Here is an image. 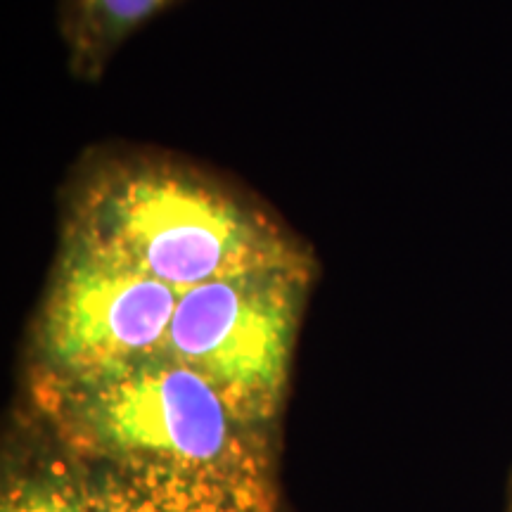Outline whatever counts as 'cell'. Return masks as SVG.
<instances>
[{"label": "cell", "instance_id": "cell-4", "mask_svg": "<svg viewBox=\"0 0 512 512\" xmlns=\"http://www.w3.org/2000/svg\"><path fill=\"white\" fill-rule=\"evenodd\" d=\"M178 294L124 261L62 233L36 323L43 377H93L166 354Z\"/></svg>", "mask_w": 512, "mask_h": 512}, {"label": "cell", "instance_id": "cell-5", "mask_svg": "<svg viewBox=\"0 0 512 512\" xmlns=\"http://www.w3.org/2000/svg\"><path fill=\"white\" fill-rule=\"evenodd\" d=\"M88 512H280L271 463L95 465Z\"/></svg>", "mask_w": 512, "mask_h": 512}, {"label": "cell", "instance_id": "cell-6", "mask_svg": "<svg viewBox=\"0 0 512 512\" xmlns=\"http://www.w3.org/2000/svg\"><path fill=\"white\" fill-rule=\"evenodd\" d=\"M171 3L176 0H76L69 24L72 67L95 76L133 31Z\"/></svg>", "mask_w": 512, "mask_h": 512}, {"label": "cell", "instance_id": "cell-2", "mask_svg": "<svg viewBox=\"0 0 512 512\" xmlns=\"http://www.w3.org/2000/svg\"><path fill=\"white\" fill-rule=\"evenodd\" d=\"M31 394L64 446L88 463H271L268 430L242 420L204 377L169 354L93 377L34 375Z\"/></svg>", "mask_w": 512, "mask_h": 512}, {"label": "cell", "instance_id": "cell-7", "mask_svg": "<svg viewBox=\"0 0 512 512\" xmlns=\"http://www.w3.org/2000/svg\"><path fill=\"white\" fill-rule=\"evenodd\" d=\"M0 512H88L83 475L69 465L50 463L15 477L5 489Z\"/></svg>", "mask_w": 512, "mask_h": 512}, {"label": "cell", "instance_id": "cell-1", "mask_svg": "<svg viewBox=\"0 0 512 512\" xmlns=\"http://www.w3.org/2000/svg\"><path fill=\"white\" fill-rule=\"evenodd\" d=\"M64 233L174 287L313 268V256L264 207L192 166L150 157L91 164L69 195Z\"/></svg>", "mask_w": 512, "mask_h": 512}, {"label": "cell", "instance_id": "cell-3", "mask_svg": "<svg viewBox=\"0 0 512 512\" xmlns=\"http://www.w3.org/2000/svg\"><path fill=\"white\" fill-rule=\"evenodd\" d=\"M313 268H273L178 297L166 354L204 377L249 425L271 430L290 382Z\"/></svg>", "mask_w": 512, "mask_h": 512}]
</instances>
